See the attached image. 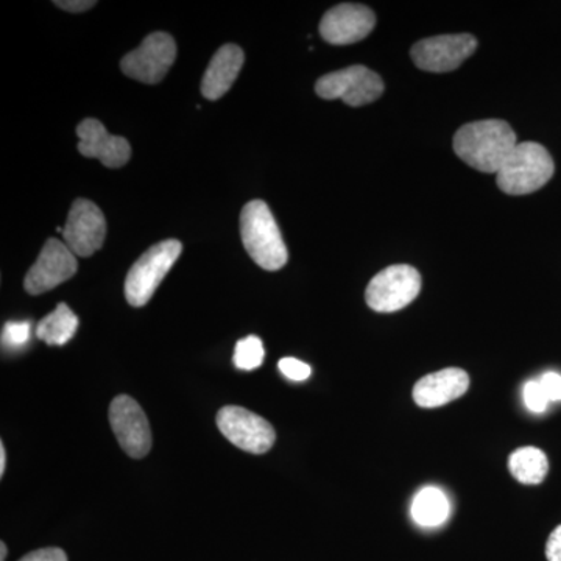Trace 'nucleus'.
Listing matches in <instances>:
<instances>
[{
	"label": "nucleus",
	"mask_w": 561,
	"mask_h": 561,
	"mask_svg": "<svg viewBox=\"0 0 561 561\" xmlns=\"http://www.w3.org/2000/svg\"><path fill=\"white\" fill-rule=\"evenodd\" d=\"M454 151L476 171L497 173L518 146L507 122L489 119L463 125L454 136Z\"/></svg>",
	"instance_id": "f257e3e1"
},
{
	"label": "nucleus",
	"mask_w": 561,
	"mask_h": 561,
	"mask_svg": "<svg viewBox=\"0 0 561 561\" xmlns=\"http://www.w3.org/2000/svg\"><path fill=\"white\" fill-rule=\"evenodd\" d=\"M241 236L247 253L264 271L276 272L287 264L289 253L267 203L253 201L243 206Z\"/></svg>",
	"instance_id": "f03ea898"
},
{
	"label": "nucleus",
	"mask_w": 561,
	"mask_h": 561,
	"mask_svg": "<svg viewBox=\"0 0 561 561\" xmlns=\"http://www.w3.org/2000/svg\"><path fill=\"white\" fill-rule=\"evenodd\" d=\"M553 171L551 153L541 144L518 142L496 173L497 186L508 195L531 194L548 184Z\"/></svg>",
	"instance_id": "7ed1b4c3"
},
{
	"label": "nucleus",
	"mask_w": 561,
	"mask_h": 561,
	"mask_svg": "<svg viewBox=\"0 0 561 561\" xmlns=\"http://www.w3.org/2000/svg\"><path fill=\"white\" fill-rule=\"evenodd\" d=\"M183 243L171 239L150 247L133 264L125 279V298L133 308H142L151 300L154 291L165 278L173 264L179 261Z\"/></svg>",
	"instance_id": "20e7f679"
},
{
	"label": "nucleus",
	"mask_w": 561,
	"mask_h": 561,
	"mask_svg": "<svg viewBox=\"0 0 561 561\" xmlns=\"http://www.w3.org/2000/svg\"><path fill=\"white\" fill-rule=\"evenodd\" d=\"M421 290V276L412 265H390L368 284L365 300L373 311L390 313L411 305Z\"/></svg>",
	"instance_id": "39448f33"
},
{
	"label": "nucleus",
	"mask_w": 561,
	"mask_h": 561,
	"mask_svg": "<svg viewBox=\"0 0 561 561\" xmlns=\"http://www.w3.org/2000/svg\"><path fill=\"white\" fill-rule=\"evenodd\" d=\"M316 92L327 101L341 99L346 105L364 106L381 98L383 81L365 66H350L321 77L317 81Z\"/></svg>",
	"instance_id": "423d86ee"
},
{
	"label": "nucleus",
	"mask_w": 561,
	"mask_h": 561,
	"mask_svg": "<svg viewBox=\"0 0 561 561\" xmlns=\"http://www.w3.org/2000/svg\"><path fill=\"white\" fill-rule=\"evenodd\" d=\"M175 58V39L168 33L154 32L140 43L138 49L122 58L121 69L140 83L157 84L168 76Z\"/></svg>",
	"instance_id": "0eeeda50"
},
{
	"label": "nucleus",
	"mask_w": 561,
	"mask_h": 561,
	"mask_svg": "<svg viewBox=\"0 0 561 561\" xmlns=\"http://www.w3.org/2000/svg\"><path fill=\"white\" fill-rule=\"evenodd\" d=\"M217 426L231 445L250 454H265L275 445L276 432L256 413L227 405L217 413Z\"/></svg>",
	"instance_id": "6e6552de"
},
{
	"label": "nucleus",
	"mask_w": 561,
	"mask_h": 561,
	"mask_svg": "<svg viewBox=\"0 0 561 561\" xmlns=\"http://www.w3.org/2000/svg\"><path fill=\"white\" fill-rule=\"evenodd\" d=\"M478 49V39L470 33L442 35L421 39L412 47V60L426 72L445 73L460 68L461 62Z\"/></svg>",
	"instance_id": "1a4fd4ad"
},
{
	"label": "nucleus",
	"mask_w": 561,
	"mask_h": 561,
	"mask_svg": "<svg viewBox=\"0 0 561 561\" xmlns=\"http://www.w3.org/2000/svg\"><path fill=\"white\" fill-rule=\"evenodd\" d=\"M62 238L76 256L90 257L101 250L106 239V219L101 208L87 198L73 202Z\"/></svg>",
	"instance_id": "9d476101"
},
{
	"label": "nucleus",
	"mask_w": 561,
	"mask_h": 561,
	"mask_svg": "<svg viewBox=\"0 0 561 561\" xmlns=\"http://www.w3.org/2000/svg\"><path fill=\"white\" fill-rule=\"evenodd\" d=\"M110 424L121 448L133 459H142L150 453L149 420L133 398L127 394L114 398L110 405Z\"/></svg>",
	"instance_id": "9b49d317"
},
{
	"label": "nucleus",
	"mask_w": 561,
	"mask_h": 561,
	"mask_svg": "<svg viewBox=\"0 0 561 561\" xmlns=\"http://www.w3.org/2000/svg\"><path fill=\"white\" fill-rule=\"evenodd\" d=\"M79 268L77 256L58 239L44 243L38 260L24 279V289L31 295L46 294L72 278Z\"/></svg>",
	"instance_id": "f8f14e48"
},
{
	"label": "nucleus",
	"mask_w": 561,
	"mask_h": 561,
	"mask_svg": "<svg viewBox=\"0 0 561 561\" xmlns=\"http://www.w3.org/2000/svg\"><path fill=\"white\" fill-rule=\"evenodd\" d=\"M375 25V13L368 7L341 3L324 14L320 22V35L334 46H348L367 38Z\"/></svg>",
	"instance_id": "ddd939ff"
},
{
	"label": "nucleus",
	"mask_w": 561,
	"mask_h": 561,
	"mask_svg": "<svg viewBox=\"0 0 561 561\" xmlns=\"http://www.w3.org/2000/svg\"><path fill=\"white\" fill-rule=\"evenodd\" d=\"M77 136L79 151L84 158H94L111 169H119L130 161V142L122 136L110 135L101 121L84 119L77 127Z\"/></svg>",
	"instance_id": "4468645a"
},
{
	"label": "nucleus",
	"mask_w": 561,
	"mask_h": 561,
	"mask_svg": "<svg viewBox=\"0 0 561 561\" xmlns=\"http://www.w3.org/2000/svg\"><path fill=\"white\" fill-rule=\"evenodd\" d=\"M470 389V376L461 368H445L424 376L413 387V401L424 409L442 408Z\"/></svg>",
	"instance_id": "2eb2a0df"
},
{
	"label": "nucleus",
	"mask_w": 561,
	"mask_h": 561,
	"mask_svg": "<svg viewBox=\"0 0 561 561\" xmlns=\"http://www.w3.org/2000/svg\"><path fill=\"white\" fill-rule=\"evenodd\" d=\"M245 55L236 44H225L214 55L202 80V94L208 101H219L231 90L241 72Z\"/></svg>",
	"instance_id": "dca6fc26"
},
{
	"label": "nucleus",
	"mask_w": 561,
	"mask_h": 561,
	"mask_svg": "<svg viewBox=\"0 0 561 561\" xmlns=\"http://www.w3.org/2000/svg\"><path fill=\"white\" fill-rule=\"evenodd\" d=\"M451 504L448 496L437 486H426L419 491L412 502L413 522L421 527H438L449 518Z\"/></svg>",
	"instance_id": "f3484780"
},
{
	"label": "nucleus",
	"mask_w": 561,
	"mask_h": 561,
	"mask_svg": "<svg viewBox=\"0 0 561 561\" xmlns=\"http://www.w3.org/2000/svg\"><path fill=\"white\" fill-rule=\"evenodd\" d=\"M79 330V317L61 302L54 312L44 317L36 327V337L50 346L66 345Z\"/></svg>",
	"instance_id": "a211bd4d"
},
{
	"label": "nucleus",
	"mask_w": 561,
	"mask_h": 561,
	"mask_svg": "<svg viewBox=\"0 0 561 561\" xmlns=\"http://www.w3.org/2000/svg\"><path fill=\"white\" fill-rule=\"evenodd\" d=\"M508 468L516 481L524 485H538L548 476L549 461L541 449L526 446L512 454Z\"/></svg>",
	"instance_id": "6ab92c4d"
},
{
	"label": "nucleus",
	"mask_w": 561,
	"mask_h": 561,
	"mask_svg": "<svg viewBox=\"0 0 561 561\" xmlns=\"http://www.w3.org/2000/svg\"><path fill=\"white\" fill-rule=\"evenodd\" d=\"M265 351L262 341L256 335H249V337L242 339L238 342L234 350V362L236 368L243 371L256 370L264 362Z\"/></svg>",
	"instance_id": "aec40b11"
},
{
	"label": "nucleus",
	"mask_w": 561,
	"mask_h": 561,
	"mask_svg": "<svg viewBox=\"0 0 561 561\" xmlns=\"http://www.w3.org/2000/svg\"><path fill=\"white\" fill-rule=\"evenodd\" d=\"M32 323L31 321H9L3 327L2 345L9 351H18L27 345L31 341Z\"/></svg>",
	"instance_id": "412c9836"
},
{
	"label": "nucleus",
	"mask_w": 561,
	"mask_h": 561,
	"mask_svg": "<svg viewBox=\"0 0 561 561\" xmlns=\"http://www.w3.org/2000/svg\"><path fill=\"white\" fill-rule=\"evenodd\" d=\"M524 402H526L527 409L534 413H542L548 409L549 401L546 397L545 390H542L540 381H529L524 386L523 390Z\"/></svg>",
	"instance_id": "4be33fe9"
},
{
	"label": "nucleus",
	"mask_w": 561,
	"mask_h": 561,
	"mask_svg": "<svg viewBox=\"0 0 561 561\" xmlns=\"http://www.w3.org/2000/svg\"><path fill=\"white\" fill-rule=\"evenodd\" d=\"M278 367L279 371L290 381H306L311 376V367L305 362L295 359V357H284L279 360Z\"/></svg>",
	"instance_id": "5701e85b"
},
{
	"label": "nucleus",
	"mask_w": 561,
	"mask_h": 561,
	"mask_svg": "<svg viewBox=\"0 0 561 561\" xmlns=\"http://www.w3.org/2000/svg\"><path fill=\"white\" fill-rule=\"evenodd\" d=\"M540 383L549 401H561V375L559 373H546L541 376Z\"/></svg>",
	"instance_id": "b1692460"
},
{
	"label": "nucleus",
	"mask_w": 561,
	"mask_h": 561,
	"mask_svg": "<svg viewBox=\"0 0 561 561\" xmlns=\"http://www.w3.org/2000/svg\"><path fill=\"white\" fill-rule=\"evenodd\" d=\"M20 561H68V556H66V552L62 551V549L47 548L27 553V556Z\"/></svg>",
	"instance_id": "393cba45"
},
{
	"label": "nucleus",
	"mask_w": 561,
	"mask_h": 561,
	"mask_svg": "<svg viewBox=\"0 0 561 561\" xmlns=\"http://www.w3.org/2000/svg\"><path fill=\"white\" fill-rule=\"evenodd\" d=\"M548 561H561V526L557 527L546 545Z\"/></svg>",
	"instance_id": "a878e982"
},
{
	"label": "nucleus",
	"mask_w": 561,
	"mask_h": 561,
	"mask_svg": "<svg viewBox=\"0 0 561 561\" xmlns=\"http://www.w3.org/2000/svg\"><path fill=\"white\" fill-rule=\"evenodd\" d=\"M55 5H57L58 9L70 11V13H81V11L92 9L95 2H92V0H68V2L58 0V2H55Z\"/></svg>",
	"instance_id": "bb28decb"
},
{
	"label": "nucleus",
	"mask_w": 561,
	"mask_h": 561,
	"mask_svg": "<svg viewBox=\"0 0 561 561\" xmlns=\"http://www.w3.org/2000/svg\"><path fill=\"white\" fill-rule=\"evenodd\" d=\"M5 467H7L5 446H3V443H0V476H3V472H5Z\"/></svg>",
	"instance_id": "cd10ccee"
},
{
	"label": "nucleus",
	"mask_w": 561,
	"mask_h": 561,
	"mask_svg": "<svg viewBox=\"0 0 561 561\" xmlns=\"http://www.w3.org/2000/svg\"><path fill=\"white\" fill-rule=\"evenodd\" d=\"M9 551H7L5 542H0V561H5V557Z\"/></svg>",
	"instance_id": "c85d7f7f"
}]
</instances>
